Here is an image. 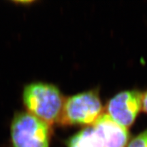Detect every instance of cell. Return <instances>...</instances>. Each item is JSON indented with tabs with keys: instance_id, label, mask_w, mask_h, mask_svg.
Masks as SVG:
<instances>
[{
	"instance_id": "6",
	"label": "cell",
	"mask_w": 147,
	"mask_h": 147,
	"mask_svg": "<svg viewBox=\"0 0 147 147\" xmlns=\"http://www.w3.org/2000/svg\"><path fill=\"white\" fill-rule=\"evenodd\" d=\"M67 147H105L93 127L81 130L67 141Z\"/></svg>"
},
{
	"instance_id": "5",
	"label": "cell",
	"mask_w": 147,
	"mask_h": 147,
	"mask_svg": "<svg viewBox=\"0 0 147 147\" xmlns=\"http://www.w3.org/2000/svg\"><path fill=\"white\" fill-rule=\"evenodd\" d=\"M93 127L105 147H125L127 143V129L108 114H102L95 121Z\"/></svg>"
},
{
	"instance_id": "1",
	"label": "cell",
	"mask_w": 147,
	"mask_h": 147,
	"mask_svg": "<svg viewBox=\"0 0 147 147\" xmlns=\"http://www.w3.org/2000/svg\"><path fill=\"white\" fill-rule=\"evenodd\" d=\"M23 100L29 113L49 125L59 123L65 100L54 84L44 82L27 84Z\"/></svg>"
},
{
	"instance_id": "7",
	"label": "cell",
	"mask_w": 147,
	"mask_h": 147,
	"mask_svg": "<svg viewBox=\"0 0 147 147\" xmlns=\"http://www.w3.org/2000/svg\"><path fill=\"white\" fill-rule=\"evenodd\" d=\"M128 147H147V130L134 138Z\"/></svg>"
},
{
	"instance_id": "3",
	"label": "cell",
	"mask_w": 147,
	"mask_h": 147,
	"mask_svg": "<svg viewBox=\"0 0 147 147\" xmlns=\"http://www.w3.org/2000/svg\"><path fill=\"white\" fill-rule=\"evenodd\" d=\"M102 110L96 93H78L65 100L59 123L62 125L93 124L102 114Z\"/></svg>"
},
{
	"instance_id": "4",
	"label": "cell",
	"mask_w": 147,
	"mask_h": 147,
	"mask_svg": "<svg viewBox=\"0 0 147 147\" xmlns=\"http://www.w3.org/2000/svg\"><path fill=\"white\" fill-rule=\"evenodd\" d=\"M142 97L136 91L121 92L108 102V115L125 127L131 125L142 108Z\"/></svg>"
},
{
	"instance_id": "8",
	"label": "cell",
	"mask_w": 147,
	"mask_h": 147,
	"mask_svg": "<svg viewBox=\"0 0 147 147\" xmlns=\"http://www.w3.org/2000/svg\"><path fill=\"white\" fill-rule=\"evenodd\" d=\"M142 109L147 113V91L142 95Z\"/></svg>"
},
{
	"instance_id": "2",
	"label": "cell",
	"mask_w": 147,
	"mask_h": 147,
	"mask_svg": "<svg viewBox=\"0 0 147 147\" xmlns=\"http://www.w3.org/2000/svg\"><path fill=\"white\" fill-rule=\"evenodd\" d=\"M50 125L29 113L17 112L10 126L12 147H49Z\"/></svg>"
}]
</instances>
